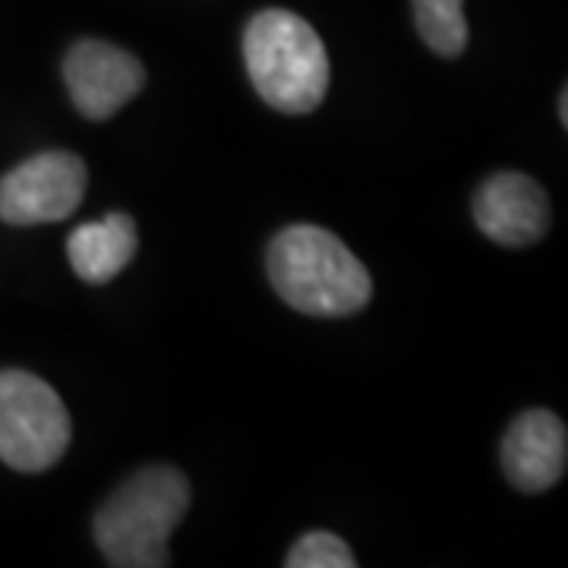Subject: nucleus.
<instances>
[{
    "mask_svg": "<svg viewBox=\"0 0 568 568\" xmlns=\"http://www.w3.org/2000/svg\"><path fill=\"white\" fill-rule=\"evenodd\" d=\"M268 278L287 306L306 316H351L369 304L366 265L332 231L291 224L268 244Z\"/></svg>",
    "mask_w": 568,
    "mask_h": 568,
    "instance_id": "nucleus-1",
    "label": "nucleus"
},
{
    "mask_svg": "<svg viewBox=\"0 0 568 568\" xmlns=\"http://www.w3.org/2000/svg\"><path fill=\"white\" fill-rule=\"evenodd\" d=\"M186 508L190 480L178 467H142L95 511V544L118 568L171 566L168 540Z\"/></svg>",
    "mask_w": 568,
    "mask_h": 568,
    "instance_id": "nucleus-2",
    "label": "nucleus"
},
{
    "mask_svg": "<svg viewBox=\"0 0 568 568\" xmlns=\"http://www.w3.org/2000/svg\"><path fill=\"white\" fill-rule=\"evenodd\" d=\"M244 61L263 102L282 114H310L328 92L325 44L297 13H256L244 32Z\"/></svg>",
    "mask_w": 568,
    "mask_h": 568,
    "instance_id": "nucleus-3",
    "label": "nucleus"
},
{
    "mask_svg": "<svg viewBox=\"0 0 568 568\" xmlns=\"http://www.w3.org/2000/svg\"><path fill=\"white\" fill-rule=\"evenodd\" d=\"M61 395L26 369L0 373V462L22 474L54 467L70 446Z\"/></svg>",
    "mask_w": 568,
    "mask_h": 568,
    "instance_id": "nucleus-4",
    "label": "nucleus"
},
{
    "mask_svg": "<svg viewBox=\"0 0 568 568\" xmlns=\"http://www.w3.org/2000/svg\"><path fill=\"white\" fill-rule=\"evenodd\" d=\"M85 164L73 152H41L0 181V219L17 227L70 219L85 196Z\"/></svg>",
    "mask_w": 568,
    "mask_h": 568,
    "instance_id": "nucleus-5",
    "label": "nucleus"
},
{
    "mask_svg": "<svg viewBox=\"0 0 568 568\" xmlns=\"http://www.w3.org/2000/svg\"><path fill=\"white\" fill-rule=\"evenodd\" d=\"M63 80L85 121H108L145 85V70L118 44L85 39L70 48Z\"/></svg>",
    "mask_w": 568,
    "mask_h": 568,
    "instance_id": "nucleus-6",
    "label": "nucleus"
},
{
    "mask_svg": "<svg viewBox=\"0 0 568 568\" xmlns=\"http://www.w3.org/2000/svg\"><path fill=\"white\" fill-rule=\"evenodd\" d=\"M474 222L489 241L503 246L537 244L549 227V196L540 183L518 174L503 171L493 174L474 200Z\"/></svg>",
    "mask_w": 568,
    "mask_h": 568,
    "instance_id": "nucleus-7",
    "label": "nucleus"
},
{
    "mask_svg": "<svg viewBox=\"0 0 568 568\" xmlns=\"http://www.w3.org/2000/svg\"><path fill=\"white\" fill-rule=\"evenodd\" d=\"M568 467L566 424L544 407L525 410L503 439V470L521 493H547Z\"/></svg>",
    "mask_w": 568,
    "mask_h": 568,
    "instance_id": "nucleus-8",
    "label": "nucleus"
},
{
    "mask_svg": "<svg viewBox=\"0 0 568 568\" xmlns=\"http://www.w3.org/2000/svg\"><path fill=\"white\" fill-rule=\"evenodd\" d=\"M136 253V224L123 212H111L102 222L80 224L70 241L67 256L82 282L108 284L118 278Z\"/></svg>",
    "mask_w": 568,
    "mask_h": 568,
    "instance_id": "nucleus-9",
    "label": "nucleus"
},
{
    "mask_svg": "<svg viewBox=\"0 0 568 568\" xmlns=\"http://www.w3.org/2000/svg\"><path fill=\"white\" fill-rule=\"evenodd\" d=\"M414 22L429 51L439 58H458L467 48L465 0H410Z\"/></svg>",
    "mask_w": 568,
    "mask_h": 568,
    "instance_id": "nucleus-10",
    "label": "nucleus"
},
{
    "mask_svg": "<svg viewBox=\"0 0 568 568\" xmlns=\"http://www.w3.org/2000/svg\"><path fill=\"white\" fill-rule=\"evenodd\" d=\"M287 568H354L357 559L342 537L328 534V530H313L304 534L284 559Z\"/></svg>",
    "mask_w": 568,
    "mask_h": 568,
    "instance_id": "nucleus-11",
    "label": "nucleus"
}]
</instances>
